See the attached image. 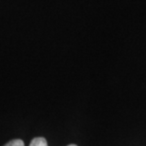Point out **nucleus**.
<instances>
[{"label": "nucleus", "instance_id": "obj_1", "mask_svg": "<svg viewBox=\"0 0 146 146\" xmlns=\"http://www.w3.org/2000/svg\"><path fill=\"white\" fill-rule=\"evenodd\" d=\"M29 146H48V144L44 138L38 137V138H34L32 139Z\"/></svg>", "mask_w": 146, "mask_h": 146}, {"label": "nucleus", "instance_id": "obj_2", "mask_svg": "<svg viewBox=\"0 0 146 146\" xmlns=\"http://www.w3.org/2000/svg\"><path fill=\"white\" fill-rule=\"evenodd\" d=\"M4 146H25L24 141L22 139H12V141H9Z\"/></svg>", "mask_w": 146, "mask_h": 146}, {"label": "nucleus", "instance_id": "obj_3", "mask_svg": "<svg viewBox=\"0 0 146 146\" xmlns=\"http://www.w3.org/2000/svg\"><path fill=\"white\" fill-rule=\"evenodd\" d=\"M68 146H77V145H76V144H70V145H68Z\"/></svg>", "mask_w": 146, "mask_h": 146}]
</instances>
